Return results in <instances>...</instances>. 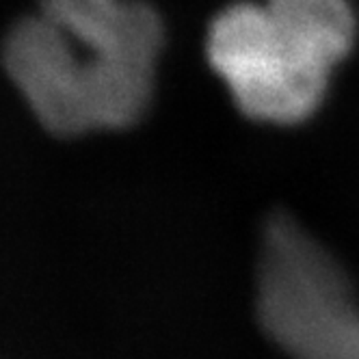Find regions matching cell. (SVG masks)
Here are the masks:
<instances>
[{
  "label": "cell",
  "instance_id": "1",
  "mask_svg": "<svg viewBox=\"0 0 359 359\" xmlns=\"http://www.w3.org/2000/svg\"><path fill=\"white\" fill-rule=\"evenodd\" d=\"M163 22L141 0H41L5 41V67L48 133L117 130L143 117Z\"/></svg>",
  "mask_w": 359,
  "mask_h": 359
},
{
  "label": "cell",
  "instance_id": "2",
  "mask_svg": "<svg viewBox=\"0 0 359 359\" xmlns=\"http://www.w3.org/2000/svg\"><path fill=\"white\" fill-rule=\"evenodd\" d=\"M258 314L292 359H359V301L346 271L286 215L264 229Z\"/></svg>",
  "mask_w": 359,
  "mask_h": 359
},
{
  "label": "cell",
  "instance_id": "3",
  "mask_svg": "<svg viewBox=\"0 0 359 359\" xmlns=\"http://www.w3.org/2000/svg\"><path fill=\"white\" fill-rule=\"evenodd\" d=\"M208 59L236 107L251 119L297 123L310 117L327 91L331 67L305 50L266 5L223 9L208 33Z\"/></svg>",
  "mask_w": 359,
  "mask_h": 359
},
{
  "label": "cell",
  "instance_id": "4",
  "mask_svg": "<svg viewBox=\"0 0 359 359\" xmlns=\"http://www.w3.org/2000/svg\"><path fill=\"white\" fill-rule=\"evenodd\" d=\"M273 18L305 50L333 67L355 41V15L346 0H266Z\"/></svg>",
  "mask_w": 359,
  "mask_h": 359
}]
</instances>
